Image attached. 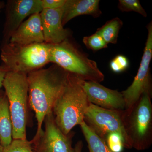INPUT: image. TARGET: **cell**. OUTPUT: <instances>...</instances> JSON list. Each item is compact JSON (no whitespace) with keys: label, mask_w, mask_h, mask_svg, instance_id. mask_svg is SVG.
<instances>
[{"label":"cell","mask_w":152,"mask_h":152,"mask_svg":"<svg viewBox=\"0 0 152 152\" xmlns=\"http://www.w3.org/2000/svg\"><path fill=\"white\" fill-rule=\"evenodd\" d=\"M69 73L56 64L39 69L27 75L28 104L35 113L37 129L33 143L42 134L45 117L52 111L55 102L65 86Z\"/></svg>","instance_id":"obj_1"},{"label":"cell","mask_w":152,"mask_h":152,"mask_svg":"<svg viewBox=\"0 0 152 152\" xmlns=\"http://www.w3.org/2000/svg\"><path fill=\"white\" fill-rule=\"evenodd\" d=\"M82 80L69 73L64 87L53 106L52 113L57 126L64 134L84 121L90 102L82 87Z\"/></svg>","instance_id":"obj_2"},{"label":"cell","mask_w":152,"mask_h":152,"mask_svg":"<svg viewBox=\"0 0 152 152\" xmlns=\"http://www.w3.org/2000/svg\"><path fill=\"white\" fill-rule=\"evenodd\" d=\"M152 96L144 93L139 100L122 111V118L131 148L148 149L152 144Z\"/></svg>","instance_id":"obj_3"},{"label":"cell","mask_w":152,"mask_h":152,"mask_svg":"<svg viewBox=\"0 0 152 152\" xmlns=\"http://www.w3.org/2000/svg\"><path fill=\"white\" fill-rule=\"evenodd\" d=\"M49 62L83 80L100 83L104 79L96 62L89 58L68 39L59 44H51Z\"/></svg>","instance_id":"obj_4"},{"label":"cell","mask_w":152,"mask_h":152,"mask_svg":"<svg viewBox=\"0 0 152 152\" xmlns=\"http://www.w3.org/2000/svg\"><path fill=\"white\" fill-rule=\"evenodd\" d=\"M51 44L22 45L8 42L1 45V60L8 72L27 75L42 69L49 62Z\"/></svg>","instance_id":"obj_5"},{"label":"cell","mask_w":152,"mask_h":152,"mask_svg":"<svg viewBox=\"0 0 152 152\" xmlns=\"http://www.w3.org/2000/svg\"><path fill=\"white\" fill-rule=\"evenodd\" d=\"M7 97L13 125V139L26 140L28 86L27 75L9 72L3 83Z\"/></svg>","instance_id":"obj_6"},{"label":"cell","mask_w":152,"mask_h":152,"mask_svg":"<svg viewBox=\"0 0 152 152\" xmlns=\"http://www.w3.org/2000/svg\"><path fill=\"white\" fill-rule=\"evenodd\" d=\"M123 111L102 108L90 103L85 113L84 121L97 135L105 141L109 134L119 133L124 139L125 148L131 149L123 125Z\"/></svg>","instance_id":"obj_7"},{"label":"cell","mask_w":152,"mask_h":152,"mask_svg":"<svg viewBox=\"0 0 152 152\" xmlns=\"http://www.w3.org/2000/svg\"><path fill=\"white\" fill-rule=\"evenodd\" d=\"M147 29L146 42L138 71L131 86L121 92L126 103V109L129 108L137 102L144 93H148L152 96L150 69L152 57V22L148 25Z\"/></svg>","instance_id":"obj_8"},{"label":"cell","mask_w":152,"mask_h":152,"mask_svg":"<svg viewBox=\"0 0 152 152\" xmlns=\"http://www.w3.org/2000/svg\"><path fill=\"white\" fill-rule=\"evenodd\" d=\"M44 122L45 131L31 143L34 152H74L72 147L74 132L64 134L56 124L52 111L45 117Z\"/></svg>","instance_id":"obj_9"},{"label":"cell","mask_w":152,"mask_h":152,"mask_svg":"<svg viewBox=\"0 0 152 152\" xmlns=\"http://www.w3.org/2000/svg\"><path fill=\"white\" fill-rule=\"evenodd\" d=\"M43 9L41 0H10L6 5V20L1 45L8 42L13 33L25 21Z\"/></svg>","instance_id":"obj_10"},{"label":"cell","mask_w":152,"mask_h":152,"mask_svg":"<svg viewBox=\"0 0 152 152\" xmlns=\"http://www.w3.org/2000/svg\"><path fill=\"white\" fill-rule=\"evenodd\" d=\"M90 103L102 108L123 111L126 109V103L121 92L110 89L94 81H82Z\"/></svg>","instance_id":"obj_11"},{"label":"cell","mask_w":152,"mask_h":152,"mask_svg":"<svg viewBox=\"0 0 152 152\" xmlns=\"http://www.w3.org/2000/svg\"><path fill=\"white\" fill-rule=\"evenodd\" d=\"M62 7L51 10L44 9L40 13L44 40L46 43L57 44L68 39L69 30L62 23Z\"/></svg>","instance_id":"obj_12"},{"label":"cell","mask_w":152,"mask_h":152,"mask_svg":"<svg viewBox=\"0 0 152 152\" xmlns=\"http://www.w3.org/2000/svg\"><path fill=\"white\" fill-rule=\"evenodd\" d=\"M9 42L22 45L45 43L40 13L30 16L11 36Z\"/></svg>","instance_id":"obj_13"},{"label":"cell","mask_w":152,"mask_h":152,"mask_svg":"<svg viewBox=\"0 0 152 152\" xmlns=\"http://www.w3.org/2000/svg\"><path fill=\"white\" fill-rule=\"evenodd\" d=\"M99 0H66L62 7V23L64 26L72 19L79 16L89 15L94 18L99 17L102 12Z\"/></svg>","instance_id":"obj_14"},{"label":"cell","mask_w":152,"mask_h":152,"mask_svg":"<svg viewBox=\"0 0 152 152\" xmlns=\"http://www.w3.org/2000/svg\"><path fill=\"white\" fill-rule=\"evenodd\" d=\"M13 125L8 100L4 94L0 99V142L7 148L12 141Z\"/></svg>","instance_id":"obj_15"},{"label":"cell","mask_w":152,"mask_h":152,"mask_svg":"<svg viewBox=\"0 0 152 152\" xmlns=\"http://www.w3.org/2000/svg\"><path fill=\"white\" fill-rule=\"evenodd\" d=\"M80 126L88 143L89 152H113L105 141L97 135L84 121Z\"/></svg>","instance_id":"obj_16"},{"label":"cell","mask_w":152,"mask_h":152,"mask_svg":"<svg viewBox=\"0 0 152 152\" xmlns=\"http://www.w3.org/2000/svg\"><path fill=\"white\" fill-rule=\"evenodd\" d=\"M123 25L122 21L119 18H115L107 22L96 32L102 37L107 45L116 44L119 33Z\"/></svg>","instance_id":"obj_17"},{"label":"cell","mask_w":152,"mask_h":152,"mask_svg":"<svg viewBox=\"0 0 152 152\" xmlns=\"http://www.w3.org/2000/svg\"><path fill=\"white\" fill-rule=\"evenodd\" d=\"M83 41L87 48L94 51L106 48L108 47L107 44L96 32L91 35L84 37Z\"/></svg>","instance_id":"obj_18"},{"label":"cell","mask_w":152,"mask_h":152,"mask_svg":"<svg viewBox=\"0 0 152 152\" xmlns=\"http://www.w3.org/2000/svg\"><path fill=\"white\" fill-rule=\"evenodd\" d=\"M118 7L123 12H134L146 17L147 14L138 0H120Z\"/></svg>","instance_id":"obj_19"},{"label":"cell","mask_w":152,"mask_h":152,"mask_svg":"<svg viewBox=\"0 0 152 152\" xmlns=\"http://www.w3.org/2000/svg\"><path fill=\"white\" fill-rule=\"evenodd\" d=\"M3 152H34L31 142L26 140L13 139Z\"/></svg>","instance_id":"obj_20"},{"label":"cell","mask_w":152,"mask_h":152,"mask_svg":"<svg viewBox=\"0 0 152 152\" xmlns=\"http://www.w3.org/2000/svg\"><path fill=\"white\" fill-rule=\"evenodd\" d=\"M105 142L113 152H122L124 148V142L122 136L118 133H112L107 136Z\"/></svg>","instance_id":"obj_21"},{"label":"cell","mask_w":152,"mask_h":152,"mask_svg":"<svg viewBox=\"0 0 152 152\" xmlns=\"http://www.w3.org/2000/svg\"><path fill=\"white\" fill-rule=\"evenodd\" d=\"M129 63L127 58L123 55L117 56L112 60L110 64L111 70L115 73L122 72L129 67Z\"/></svg>","instance_id":"obj_22"},{"label":"cell","mask_w":152,"mask_h":152,"mask_svg":"<svg viewBox=\"0 0 152 152\" xmlns=\"http://www.w3.org/2000/svg\"><path fill=\"white\" fill-rule=\"evenodd\" d=\"M66 0H41L43 10H55L61 8L65 4Z\"/></svg>","instance_id":"obj_23"},{"label":"cell","mask_w":152,"mask_h":152,"mask_svg":"<svg viewBox=\"0 0 152 152\" xmlns=\"http://www.w3.org/2000/svg\"><path fill=\"white\" fill-rule=\"evenodd\" d=\"M8 72V71L4 66L3 65L0 66V89L3 87V82Z\"/></svg>","instance_id":"obj_24"},{"label":"cell","mask_w":152,"mask_h":152,"mask_svg":"<svg viewBox=\"0 0 152 152\" xmlns=\"http://www.w3.org/2000/svg\"><path fill=\"white\" fill-rule=\"evenodd\" d=\"M83 144L81 140L77 142L74 147V152H82Z\"/></svg>","instance_id":"obj_25"},{"label":"cell","mask_w":152,"mask_h":152,"mask_svg":"<svg viewBox=\"0 0 152 152\" xmlns=\"http://www.w3.org/2000/svg\"><path fill=\"white\" fill-rule=\"evenodd\" d=\"M5 7L4 3L3 1H0V12L1 10L3 8H4V7Z\"/></svg>","instance_id":"obj_26"},{"label":"cell","mask_w":152,"mask_h":152,"mask_svg":"<svg viewBox=\"0 0 152 152\" xmlns=\"http://www.w3.org/2000/svg\"><path fill=\"white\" fill-rule=\"evenodd\" d=\"M4 91H2V90L0 89V99L4 95Z\"/></svg>","instance_id":"obj_27"},{"label":"cell","mask_w":152,"mask_h":152,"mask_svg":"<svg viewBox=\"0 0 152 152\" xmlns=\"http://www.w3.org/2000/svg\"><path fill=\"white\" fill-rule=\"evenodd\" d=\"M4 150V148H3L2 146L1 145V142H0V152H3Z\"/></svg>","instance_id":"obj_28"}]
</instances>
